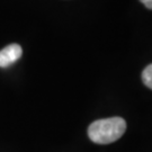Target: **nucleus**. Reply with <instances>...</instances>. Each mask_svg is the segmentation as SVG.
Wrapping results in <instances>:
<instances>
[{
    "instance_id": "1",
    "label": "nucleus",
    "mask_w": 152,
    "mask_h": 152,
    "mask_svg": "<svg viewBox=\"0 0 152 152\" xmlns=\"http://www.w3.org/2000/svg\"><path fill=\"white\" fill-rule=\"evenodd\" d=\"M126 131V122L122 117H109L92 122L88 127V136L94 143L109 144L120 140Z\"/></svg>"
},
{
    "instance_id": "2",
    "label": "nucleus",
    "mask_w": 152,
    "mask_h": 152,
    "mask_svg": "<svg viewBox=\"0 0 152 152\" xmlns=\"http://www.w3.org/2000/svg\"><path fill=\"white\" fill-rule=\"evenodd\" d=\"M23 50L18 44H9L0 51V68H7L20 59Z\"/></svg>"
},
{
    "instance_id": "3",
    "label": "nucleus",
    "mask_w": 152,
    "mask_h": 152,
    "mask_svg": "<svg viewBox=\"0 0 152 152\" xmlns=\"http://www.w3.org/2000/svg\"><path fill=\"white\" fill-rule=\"evenodd\" d=\"M142 81L148 88L152 89V64H149L142 71Z\"/></svg>"
},
{
    "instance_id": "4",
    "label": "nucleus",
    "mask_w": 152,
    "mask_h": 152,
    "mask_svg": "<svg viewBox=\"0 0 152 152\" xmlns=\"http://www.w3.org/2000/svg\"><path fill=\"white\" fill-rule=\"evenodd\" d=\"M140 1L147 7L148 9H151L152 10V0H140Z\"/></svg>"
}]
</instances>
